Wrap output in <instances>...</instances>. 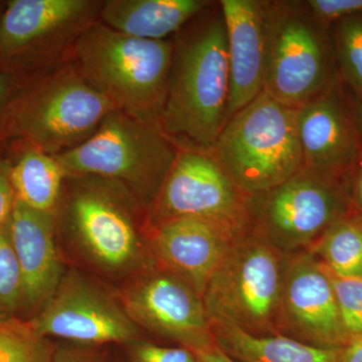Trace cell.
<instances>
[{
    "label": "cell",
    "instance_id": "cell-1",
    "mask_svg": "<svg viewBox=\"0 0 362 362\" xmlns=\"http://www.w3.org/2000/svg\"><path fill=\"white\" fill-rule=\"evenodd\" d=\"M230 68L225 18L211 4L178 33L159 124L181 150L211 154L226 123Z\"/></svg>",
    "mask_w": 362,
    "mask_h": 362
},
{
    "label": "cell",
    "instance_id": "cell-2",
    "mask_svg": "<svg viewBox=\"0 0 362 362\" xmlns=\"http://www.w3.org/2000/svg\"><path fill=\"white\" fill-rule=\"evenodd\" d=\"M173 54V40L137 39L98 21L78 37L71 61L117 109L159 122Z\"/></svg>",
    "mask_w": 362,
    "mask_h": 362
},
{
    "label": "cell",
    "instance_id": "cell-3",
    "mask_svg": "<svg viewBox=\"0 0 362 362\" xmlns=\"http://www.w3.org/2000/svg\"><path fill=\"white\" fill-rule=\"evenodd\" d=\"M298 115L263 90L226 121L211 156L247 197L265 194L303 168Z\"/></svg>",
    "mask_w": 362,
    "mask_h": 362
},
{
    "label": "cell",
    "instance_id": "cell-4",
    "mask_svg": "<svg viewBox=\"0 0 362 362\" xmlns=\"http://www.w3.org/2000/svg\"><path fill=\"white\" fill-rule=\"evenodd\" d=\"M178 152L159 122L115 109L85 142L56 157L66 176L110 181L150 207Z\"/></svg>",
    "mask_w": 362,
    "mask_h": 362
},
{
    "label": "cell",
    "instance_id": "cell-5",
    "mask_svg": "<svg viewBox=\"0 0 362 362\" xmlns=\"http://www.w3.org/2000/svg\"><path fill=\"white\" fill-rule=\"evenodd\" d=\"M266 90L300 108L337 77L327 28L304 1H265Z\"/></svg>",
    "mask_w": 362,
    "mask_h": 362
},
{
    "label": "cell",
    "instance_id": "cell-6",
    "mask_svg": "<svg viewBox=\"0 0 362 362\" xmlns=\"http://www.w3.org/2000/svg\"><path fill=\"white\" fill-rule=\"evenodd\" d=\"M115 109L71 59L49 70L18 114V125L35 148L58 156L85 142Z\"/></svg>",
    "mask_w": 362,
    "mask_h": 362
},
{
    "label": "cell",
    "instance_id": "cell-7",
    "mask_svg": "<svg viewBox=\"0 0 362 362\" xmlns=\"http://www.w3.org/2000/svg\"><path fill=\"white\" fill-rule=\"evenodd\" d=\"M277 257L266 242L233 245L202 294L211 323L230 324L252 333L270 326L282 296Z\"/></svg>",
    "mask_w": 362,
    "mask_h": 362
},
{
    "label": "cell",
    "instance_id": "cell-8",
    "mask_svg": "<svg viewBox=\"0 0 362 362\" xmlns=\"http://www.w3.org/2000/svg\"><path fill=\"white\" fill-rule=\"evenodd\" d=\"M354 214L345 177L302 168L265 194L251 197L255 216L275 244L295 249L320 239L338 221Z\"/></svg>",
    "mask_w": 362,
    "mask_h": 362
},
{
    "label": "cell",
    "instance_id": "cell-9",
    "mask_svg": "<svg viewBox=\"0 0 362 362\" xmlns=\"http://www.w3.org/2000/svg\"><path fill=\"white\" fill-rule=\"evenodd\" d=\"M69 197V225L78 246L97 267L111 274L137 270L144 259L132 207L133 195L116 183L77 177ZM134 197V195H133Z\"/></svg>",
    "mask_w": 362,
    "mask_h": 362
},
{
    "label": "cell",
    "instance_id": "cell-10",
    "mask_svg": "<svg viewBox=\"0 0 362 362\" xmlns=\"http://www.w3.org/2000/svg\"><path fill=\"white\" fill-rule=\"evenodd\" d=\"M151 226L180 218H199L223 226L235 237L251 220V197L245 194L211 154L178 152L149 207Z\"/></svg>",
    "mask_w": 362,
    "mask_h": 362
},
{
    "label": "cell",
    "instance_id": "cell-11",
    "mask_svg": "<svg viewBox=\"0 0 362 362\" xmlns=\"http://www.w3.org/2000/svg\"><path fill=\"white\" fill-rule=\"evenodd\" d=\"M119 302L138 328L177 342L195 354L214 340L202 296L164 268H143L123 288Z\"/></svg>",
    "mask_w": 362,
    "mask_h": 362
},
{
    "label": "cell",
    "instance_id": "cell-12",
    "mask_svg": "<svg viewBox=\"0 0 362 362\" xmlns=\"http://www.w3.org/2000/svg\"><path fill=\"white\" fill-rule=\"evenodd\" d=\"M30 323L42 337L59 338L80 346L128 344L140 338L139 328L120 302L76 270L65 272Z\"/></svg>",
    "mask_w": 362,
    "mask_h": 362
},
{
    "label": "cell",
    "instance_id": "cell-13",
    "mask_svg": "<svg viewBox=\"0 0 362 362\" xmlns=\"http://www.w3.org/2000/svg\"><path fill=\"white\" fill-rule=\"evenodd\" d=\"M103 1L13 0L0 21V49L16 54L40 47L52 66L71 61L74 47L99 21Z\"/></svg>",
    "mask_w": 362,
    "mask_h": 362
},
{
    "label": "cell",
    "instance_id": "cell-14",
    "mask_svg": "<svg viewBox=\"0 0 362 362\" xmlns=\"http://www.w3.org/2000/svg\"><path fill=\"white\" fill-rule=\"evenodd\" d=\"M298 129L303 168L345 177L362 150L356 117L338 76L299 108Z\"/></svg>",
    "mask_w": 362,
    "mask_h": 362
},
{
    "label": "cell",
    "instance_id": "cell-15",
    "mask_svg": "<svg viewBox=\"0 0 362 362\" xmlns=\"http://www.w3.org/2000/svg\"><path fill=\"white\" fill-rule=\"evenodd\" d=\"M237 238L211 221L180 218L151 226L148 245L162 268L185 280L202 296Z\"/></svg>",
    "mask_w": 362,
    "mask_h": 362
},
{
    "label": "cell",
    "instance_id": "cell-16",
    "mask_svg": "<svg viewBox=\"0 0 362 362\" xmlns=\"http://www.w3.org/2000/svg\"><path fill=\"white\" fill-rule=\"evenodd\" d=\"M281 302L288 322L308 344L339 350L349 343L350 337L322 262L312 257L293 262L282 284Z\"/></svg>",
    "mask_w": 362,
    "mask_h": 362
},
{
    "label": "cell",
    "instance_id": "cell-17",
    "mask_svg": "<svg viewBox=\"0 0 362 362\" xmlns=\"http://www.w3.org/2000/svg\"><path fill=\"white\" fill-rule=\"evenodd\" d=\"M218 4L225 18L228 40V121L256 99L265 86V1L221 0Z\"/></svg>",
    "mask_w": 362,
    "mask_h": 362
},
{
    "label": "cell",
    "instance_id": "cell-18",
    "mask_svg": "<svg viewBox=\"0 0 362 362\" xmlns=\"http://www.w3.org/2000/svg\"><path fill=\"white\" fill-rule=\"evenodd\" d=\"M8 230L23 275L25 309L39 311L65 274L56 244L54 216L16 199Z\"/></svg>",
    "mask_w": 362,
    "mask_h": 362
},
{
    "label": "cell",
    "instance_id": "cell-19",
    "mask_svg": "<svg viewBox=\"0 0 362 362\" xmlns=\"http://www.w3.org/2000/svg\"><path fill=\"white\" fill-rule=\"evenodd\" d=\"M211 4L206 0H107L102 4L99 21L129 37L165 40Z\"/></svg>",
    "mask_w": 362,
    "mask_h": 362
},
{
    "label": "cell",
    "instance_id": "cell-20",
    "mask_svg": "<svg viewBox=\"0 0 362 362\" xmlns=\"http://www.w3.org/2000/svg\"><path fill=\"white\" fill-rule=\"evenodd\" d=\"M216 345L238 362H339V350L284 337H258L230 324H211Z\"/></svg>",
    "mask_w": 362,
    "mask_h": 362
},
{
    "label": "cell",
    "instance_id": "cell-21",
    "mask_svg": "<svg viewBox=\"0 0 362 362\" xmlns=\"http://www.w3.org/2000/svg\"><path fill=\"white\" fill-rule=\"evenodd\" d=\"M8 175L16 199L40 213L56 214L68 177L56 156L32 147Z\"/></svg>",
    "mask_w": 362,
    "mask_h": 362
},
{
    "label": "cell",
    "instance_id": "cell-22",
    "mask_svg": "<svg viewBox=\"0 0 362 362\" xmlns=\"http://www.w3.org/2000/svg\"><path fill=\"white\" fill-rule=\"evenodd\" d=\"M328 270L341 277L362 278V218L350 214L330 226L318 240Z\"/></svg>",
    "mask_w": 362,
    "mask_h": 362
},
{
    "label": "cell",
    "instance_id": "cell-23",
    "mask_svg": "<svg viewBox=\"0 0 362 362\" xmlns=\"http://www.w3.org/2000/svg\"><path fill=\"white\" fill-rule=\"evenodd\" d=\"M56 349L30 321L0 318V362H51Z\"/></svg>",
    "mask_w": 362,
    "mask_h": 362
},
{
    "label": "cell",
    "instance_id": "cell-24",
    "mask_svg": "<svg viewBox=\"0 0 362 362\" xmlns=\"http://www.w3.org/2000/svg\"><path fill=\"white\" fill-rule=\"evenodd\" d=\"M333 52L345 82L362 102V16L333 26Z\"/></svg>",
    "mask_w": 362,
    "mask_h": 362
},
{
    "label": "cell",
    "instance_id": "cell-25",
    "mask_svg": "<svg viewBox=\"0 0 362 362\" xmlns=\"http://www.w3.org/2000/svg\"><path fill=\"white\" fill-rule=\"evenodd\" d=\"M25 308L23 275L9 235L8 223L0 230V318H13Z\"/></svg>",
    "mask_w": 362,
    "mask_h": 362
},
{
    "label": "cell",
    "instance_id": "cell-26",
    "mask_svg": "<svg viewBox=\"0 0 362 362\" xmlns=\"http://www.w3.org/2000/svg\"><path fill=\"white\" fill-rule=\"evenodd\" d=\"M325 269L332 283L343 325L351 339L362 334V278L341 277Z\"/></svg>",
    "mask_w": 362,
    "mask_h": 362
},
{
    "label": "cell",
    "instance_id": "cell-27",
    "mask_svg": "<svg viewBox=\"0 0 362 362\" xmlns=\"http://www.w3.org/2000/svg\"><path fill=\"white\" fill-rule=\"evenodd\" d=\"M128 362H199L197 354L185 347H168L139 339L128 343Z\"/></svg>",
    "mask_w": 362,
    "mask_h": 362
},
{
    "label": "cell",
    "instance_id": "cell-28",
    "mask_svg": "<svg viewBox=\"0 0 362 362\" xmlns=\"http://www.w3.org/2000/svg\"><path fill=\"white\" fill-rule=\"evenodd\" d=\"M305 6L314 20L325 28L362 16V0H307Z\"/></svg>",
    "mask_w": 362,
    "mask_h": 362
},
{
    "label": "cell",
    "instance_id": "cell-29",
    "mask_svg": "<svg viewBox=\"0 0 362 362\" xmlns=\"http://www.w3.org/2000/svg\"><path fill=\"white\" fill-rule=\"evenodd\" d=\"M352 213L362 218V150L358 158L345 176Z\"/></svg>",
    "mask_w": 362,
    "mask_h": 362
},
{
    "label": "cell",
    "instance_id": "cell-30",
    "mask_svg": "<svg viewBox=\"0 0 362 362\" xmlns=\"http://www.w3.org/2000/svg\"><path fill=\"white\" fill-rule=\"evenodd\" d=\"M51 362H105L101 356L87 346H57Z\"/></svg>",
    "mask_w": 362,
    "mask_h": 362
},
{
    "label": "cell",
    "instance_id": "cell-31",
    "mask_svg": "<svg viewBox=\"0 0 362 362\" xmlns=\"http://www.w3.org/2000/svg\"><path fill=\"white\" fill-rule=\"evenodd\" d=\"M16 204V194L8 173L0 170V230L8 223Z\"/></svg>",
    "mask_w": 362,
    "mask_h": 362
},
{
    "label": "cell",
    "instance_id": "cell-32",
    "mask_svg": "<svg viewBox=\"0 0 362 362\" xmlns=\"http://www.w3.org/2000/svg\"><path fill=\"white\" fill-rule=\"evenodd\" d=\"M339 362H362V334L352 337L339 349Z\"/></svg>",
    "mask_w": 362,
    "mask_h": 362
},
{
    "label": "cell",
    "instance_id": "cell-33",
    "mask_svg": "<svg viewBox=\"0 0 362 362\" xmlns=\"http://www.w3.org/2000/svg\"><path fill=\"white\" fill-rule=\"evenodd\" d=\"M199 362H238L216 345L213 349L197 354Z\"/></svg>",
    "mask_w": 362,
    "mask_h": 362
},
{
    "label": "cell",
    "instance_id": "cell-34",
    "mask_svg": "<svg viewBox=\"0 0 362 362\" xmlns=\"http://www.w3.org/2000/svg\"><path fill=\"white\" fill-rule=\"evenodd\" d=\"M7 89H8V82H7L6 78L0 76V102H1L2 99H4Z\"/></svg>",
    "mask_w": 362,
    "mask_h": 362
},
{
    "label": "cell",
    "instance_id": "cell-35",
    "mask_svg": "<svg viewBox=\"0 0 362 362\" xmlns=\"http://www.w3.org/2000/svg\"><path fill=\"white\" fill-rule=\"evenodd\" d=\"M356 117L357 126H358L359 133H361L362 139V102H359V106L358 109H357Z\"/></svg>",
    "mask_w": 362,
    "mask_h": 362
}]
</instances>
